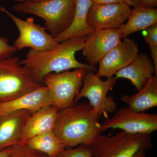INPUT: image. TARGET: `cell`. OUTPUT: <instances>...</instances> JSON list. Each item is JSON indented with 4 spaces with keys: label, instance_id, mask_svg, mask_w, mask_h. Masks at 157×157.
<instances>
[{
    "label": "cell",
    "instance_id": "11",
    "mask_svg": "<svg viewBox=\"0 0 157 157\" xmlns=\"http://www.w3.org/2000/svg\"><path fill=\"white\" fill-rule=\"evenodd\" d=\"M138 45L134 40L128 37L123 38L99 63L96 75L100 77H112L120 70L125 67L137 57Z\"/></svg>",
    "mask_w": 157,
    "mask_h": 157
},
{
    "label": "cell",
    "instance_id": "15",
    "mask_svg": "<svg viewBox=\"0 0 157 157\" xmlns=\"http://www.w3.org/2000/svg\"><path fill=\"white\" fill-rule=\"evenodd\" d=\"M59 110L49 105L33 113L26 122L18 144L25 145L31 138L53 130Z\"/></svg>",
    "mask_w": 157,
    "mask_h": 157
},
{
    "label": "cell",
    "instance_id": "17",
    "mask_svg": "<svg viewBox=\"0 0 157 157\" xmlns=\"http://www.w3.org/2000/svg\"><path fill=\"white\" fill-rule=\"evenodd\" d=\"M75 11L71 25L64 32L54 37L57 43L75 38L87 36L95 31L88 25L87 17L93 3L91 0H74Z\"/></svg>",
    "mask_w": 157,
    "mask_h": 157
},
{
    "label": "cell",
    "instance_id": "29",
    "mask_svg": "<svg viewBox=\"0 0 157 157\" xmlns=\"http://www.w3.org/2000/svg\"><path fill=\"white\" fill-rule=\"evenodd\" d=\"M124 3L130 7H135L140 4L141 0H124Z\"/></svg>",
    "mask_w": 157,
    "mask_h": 157
},
{
    "label": "cell",
    "instance_id": "3",
    "mask_svg": "<svg viewBox=\"0 0 157 157\" xmlns=\"http://www.w3.org/2000/svg\"><path fill=\"white\" fill-rule=\"evenodd\" d=\"M14 11L32 14L45 21V29L54 38L70 27L75 11L74 0H48L43 2L26 1L15 4Z\"/></svg>",
    "mask_w": 157,
    "mask_h": 157
},
{
    "label": "cell",
    "instance_id": "2",
    "mask_svg": "<svg viewBox=\"0 0 157 157\" xmlns=\"http://www.w3.org/2000/svg\"><path fill=\"white\" fill-rule=\"evenodd\" d=\"M101 117L89 103H76L59 110L53 131L66 148L88 145L101 134Z\"/></svg>",
    "mask_w": 157,
    "mask_h": 157
},
{
    "label": "cell",
    "instance_id": "10",
    "mask_svg": "<svg viewBox=\"0 0 157 157\" xmlns=\"http://www.w3.org/2000/svg\"><path fill=\"white\" fill-rule=\"evenodd\" d=\"M132 9L124 3L94 4L87 17L88 25L94 30L117 29L128 19Z\"/></svg>",
    "mask_w": 157,
    "mask_h": 157
},
{
    "label": "cell",
    "instance_id": "32",
    "mask_svg": "<svg viewBox=\"0 0 157 157\" xmlns=\"http://www.w3.org/2000/svg\"><path fill=\"white\" fill-rule=\"evenodd\" d=\"M17 1L19 2H26V1H31V0H17Z\"/></svg>",
    "mask_w": 157,
    "mask_h": 157
},
{
    "label": "cell",
    "instance_id": "5",
    "mask_svg": "<svg viewBox=\"0 0 157 157\" xmlns=\"http://www.w3.org/2000/svg\"><path fill=\"white\" fill-rule=\"evenodd\" d=\"M19 57L0 60V102L13 100L42 86L34 81Z\"/></svg>",
    "mask_w": 157,
    "mask_h": 157
},
{
    "label": "cell",
    "instance_id": "20",
    "mask_svg": "<svg viewBox=\"0 0 157 157\" xmlns=\"http://www.w3.org/2000/svg\"><path fill=\"white\" fill-rule=\"evenodd\" d=\"M25 145L45 154L48 157H56L61 151L66 148L53 130L31 138Z\"/></svg>",
    "mask_w": 157,
    "mask_h": 157
},
{
    "label": "cell",
    "instance_id": "25",
    "mask_svg": "<svg viewBox=\"0 0 157 157\" xmlns=\"http://www.w3.org/2000/svg\"><path fill=\"white\" fill-rule=\"evenodd\" d=\"M152 61L153 63L155 69V76H157V45H153L150 46Z\"/></svg>",
    "mask_w": 157,
    "mask_h": 157
},
{
    "label": "cell",
    "instance_id": "4",
    "mask_svg": "<svg viewBox=\"0 0 157 157\" xmlns=\"http://www.w3.org/2000/svg\"><path fill=\"white\" fill-rule=\"evenodd\" d=\"M151 134H131L124 131L111 136L99 134L89 144L91 157H134L141 149L151 147Z\"/></svg>",
    "mask_w": 157,
    "mask_h": 157
},
{
    "label": "cell",
    "instance_id": "31",
    "mask_svg": "<svg viewBox=\"0 0 157 157\" xmlns=\"http://www.w3.org/2000/svg\"><path fill=\"white\" fill-rule=\"evenodd\" d=\"M48 1V0H31V1H32V2H43V1Z\"/></svg>",
    "mask_w": 157,
    "mask_h": 157
},
{
    "label": "cell",
    "instance_id": "1",
    "mask_svg": "<svg viewBox=\"0 0 157 157\" xmlns=\"http://www.w3.org/2000/svg\"><path fill=\"white\" fill-rule=\"evenodd\" d=\"M87 36L67 39L48 50L30 49L20 64L29 70L34 81L40 84L44 77L51 73L79 68L96 72L95 66L80 63L76 58V52L82 50Z\"/></svg>",
    "mask_w": 157,
    "mask_h": 157
},
{
    "label": "cell",
    "instance_id": "12",
    "mask_svg": "<svg viewBox=\"0 0 157 157\" xmlns=\"http://www.w3.org/2000/svg\"><path fill=\"white\" fill-rule=\"evenodd\" d=\"M122 39L118 29L95 30L86 37L82 54L85 57L88 65L95 66Z\"/></svg>",
    "mask_w": 157,
    "mask_h": 157
},
{
    "label": "cell",
    "instance_id": "23",
    "mask_svg": "<svg viewBox=\"0 0 157 157\" xmlns=\"http://www.w3.org/2000/svg\"><path fill=\"white\" fill-rule=\"evenodd\" d=\"M17 51L14 45L8 43L7 39L0 37V60L12 56Z\"/></svg>",
    "mask_w": 157,
    "mask_h": 157
},
{
    "label": "cell",
    "instance_id": "21",
    "mask_svg": "<svg viewBox=\"0 0 157 157\" xmlns=\"http://www.w3.org/2000/svg\"><path fill=\"white\" fill-rule=\"evenodd\" d=\"M9 157H48L45 154L35 150L26 145L19 144L12 146Z\"/></svg>",
    "mask_w": 157,
    "mask_h": 157
},
{
    "label": "cell",
    "instance_id": "6",
    "mask_svg": "<svg viewBox=\"0 0 157 157\" xmlns=\"http://www.w3.org/2000/svg\"><path fill=\"white\" fill-rule=\"evenodd\" d=\"M86 70L79 68L49 73L44 77L42 83L48 88L52 106L61 110L75 104V98L81 90Z\"/></svg>",
    "mask_w": 157,
    "mask_h": 157
},
{
    "label": "cell",
    "instance_id": "19",
    "mask_svg": "<svg viewBox=\"0 0 157 157\" xmlns=\"http://www.w3.org/2000/svg\"><path fill=\"white\" fill-rule=\"evenodd\" d=\"M121 101L137 112H144L157 106V76H153L144 83L138 93L133 95H124Z\"/></svg>",
    "mask_w": 157,
    "mask_h": 157
},
{
    "label": "cell",
    "instance_id": "30",
    "mask_svg": "<svg viewBox=\"0 0 157 157\" xmlns=\"http://www.w3.org/2000/svg\"><path fill=\"white\" fill-rule=\"evenodd\" d=\"M146 149H141L137 152L134 157H146Z\"/></svg>",
    "mask_w": 157,
    "mask_h": 157
},
{
    "label": "cell",
    "instance_id": "16",
    "mask_svg": "<svg viewBox=\"0 0 157 157\" xmlns=\"http://www.w3.org/2000/svg\"><path fill=\"white\" fill-rule=\"evenodd\" d=\"M154 65L152 59L146 53L138 54L131 63L117 72L115 78H124L128 79L139 90L144 83L154 76Z\"/></svg>",
    "mask_w": 157,
    "mask_h": 157
},
{
    "label": "cell",
    "instance_id": "27",
    "mask_svg": "<svg viewBox=\"0 0 157 157\" xmlns=\"http://www.w3.org/2000/svg\"><path fill=\"white\" fill-rule=\"evenodd\" d=\"M91 1L94 4H110L124 3V0H91Z\"/></svg>",
    "mask_w": 157,
    "mask_h": 157
},
{
    "label": "cell",
    "instance_id": "33",
    "mask_svg": "<svg viewBox=\"0 0 157 157\" xmlns=\"http://www.w3.org/2000/svg\"><path fill=\"white\" fill-rule=\"evenodd\" d=\"M2 1V0H0V1ZM14 1H17V0H14Z\"/></svg>",
    "mask_w": 157,
    "mask_h": 157
},
{
    "label": "cell",
    "instance_id": "22",
    "mask_svg": "<svg viewBox=\"0 0 157 157\" xmlns=\"http://www.w3.org/2000/svg\"><path fill=\"white\" fill-rule=\"evenodd\" d=\"M56 157H91V153L87 145L81 144L76 147L65 148Z\"/></svg>",
    "mask_w": 157,
    "mask_h": 157
},
{
    "label": "cell",
    "instance_id": "14",
    "mask_svg": "<svg viewBox=\"0 0 157 157\" xmlns=\"http://www.w3.org/2000/svg\"><path fill=\"white\" fill-rule=\"evenodd\" d=\"M33 113L22 110L0 116V151L18 144L26 122Z\"/></svg>",
    "mask_w": 157,
    "mask_h": 157
},
{
    "label": "cell",
    "instance_id": "26",
    "mask_svg": "<svg viewBox=\"0 0 157 157\" xmlns=\"http://www.w3.org/2000/svg\"><path fill=\"white\" fill-rule=\"evenodd\" d=\"M140 4L148 8H155L157 6V0H141Z\"/></svg>",
    "mask_w": 157,
    "mask_h": 157
},
{
    "label": "cell",
    "instance_id": "13",
    "mask_svg": "<svg viewBox=\"0 0 157 157\" xmlns=\"http://www.w3.org/2000/svg\"><path fill=\"white\" fill-rule=\"evenodd\" d=\"M49 105H52L49 92L46 86L42 85L13 100L0 102V116L22 110L34 113Z\"/></svg>",
    "mask_w": 157,
    "mask_h": 157
},
{
    "label": "cell",
    "instance_id": "7",
    "mask_svg": "<svg viewBox=\"0 0 157 157\" xmlns=\"http://www.w3.org/2000/svg\"><path fill=\"white\" fill-rule=\"evenodd\" d=\"M92 71L86 70L82 78V85L75 100V103L82 98H87L96 113L105 118L109 113H113L117 108V104L113 97L108 96L109 91L114 87L116 83L114 76L102 80L101 77Z\"/></svg>",
    "mask_w": 157,
    "mask_h": 157
},
{
    "label": "cell",
    "instance_id": "9",
    "mask_svg": "<svg viewBox=\"0 0 157 157\" xmlns=\"http://www.w3.org/2000/svg\"><path fill=\"white\" fill-rule=\"evenodd\" d=\"M0 11L9 15L19 31V36L13 44L17 50L29 47L30 49L42 51L50 49L59 44L54 38L46 32L45 28L35 23L33 17L21 19L3 7L0 8Z\"/></svg>",
    "mask_w": 157,
    "mask_h": 157
},
{
    "label": "cell",
    "instance_id": "18",
    "mask_svg": "<svg viewBox=\"0 0 157 157\" xmlns=\"http://www.w3.org/2000/svg\"><path fill=\"white\" fill-rule=\"evenodd\" d=\"M127 22L119 28L123 38L133 33L144 30L157 23V8H148L141 4L132 9Z\"/></svg>",
    "mask_w": 157,
    "mask_h": 157
},
{
    "label": "cell",
    "instance_id": "8",
    "mask_svg": "<svg viewBox=\"0 0 157 157\" xmlns=\"http://www.w3.org/2000/svg\"><path fill=\"white\" fill-rule=\"evenodd\" d=\"M109 129L131 134H151L157 130V114L137 112L128 107L120 108L101 123L100 134Z\"/></svg>",
    "mask_w": 157,
    "mask_h": 157
},
{
    "label": "cell",
    "instance_id": "24",
    "mask_svg": "<svg viewBox=\"0 0 157 157\" xmlns=\"http://www.w3.org/2000/svg\"><path fill=\"white\" fill-rule=\"evenodd\" d=\"M143 36L149 46L157 45V23L144 30Z\"/></svg>",
    "mask_w": 157,
    "mask_h": 157
},
{
    "label": "cell",
    "instance_id": "28",
    "mask_svg": "<svg viewBox=\"0 0 157 157\" xmlns=\"http://www.w3.org/2000/svg\"><path fill=\"white\" fill-rule=\"evenodd\" d=\"M12 146L0 151V157H9L12 151Z\"/></svg>",
    "mask_w": 157,
    "mask_h": 157
}]
</instances>
